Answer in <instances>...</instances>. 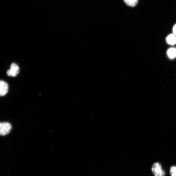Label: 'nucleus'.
<instances>
[{
	"label": "nucleus",
	"mask_w": 176,
	"mask_h": 176,
	"mask_svg": "<svg viewBox=\"0 0 176 176\" xmlns=\"http://www.w3.org/2000/svg\"><path fill=\"white\" fill-rule=\"evenodd\" d=\"M12 126L9 122H1L0 124V134L1 136H5L10 132Z\"/></svg>",
	"instance_id": "1"
},
{
	"label": "nucleus",
	"mask_w": 176,
	"mask_h": 176,
	"mask_svg": "<svg viewBox=\"0 0 176 176\" xmlns=\"http://www.w3.org/2000/svg\"><path fill=\"white\" fill-rule=\"evenodd\" d=\"M152 171L155 176H165V172L162 170L161 165L158 163H155L153 165Z\"/></svg>",
	"instance_id": "2"
},
{
	"label": "nucleus",
	"mask_w": 176,
	"mask_h": 176,
	"mask_svg": "<svg viewBox=\"0 0 176 176\" xmlns=\"http://www.w3.org/2000/svg\"><path fill=\"white\" fill-rule=\"evenodd\" d=\"M19 71V66L14 63H12L10 66V69L7 72V74L9 76L15 77L18 74Z\"/></svg>",
	"instance_id": "3"
},
{
	"label": "nucleus",
	"mask_w": 176,
	"mask_h": 176,
	"mask_svg": "<svg viewBox=\"0 0 176 176\" xmlns=\"http://www.w3.org/2000/svg\"><path fill=\"white\" fill-rule=\"evenodd\" d=\"M8 85L5 82L1 80L0 82V95L5 96L8 91Z\"/></svg>",
	"instance_id": "4"
},
{
	"label": "nucleus",
	"mask_w": 176,
	"mask_h": 176,
	"mask_svg": "<svg viewBox=\"0 0 176 176\" xmlns=\"http://www.w3.org/2000/svg\"><path fill=\"white\" fill-rule=\"evenodd\" d=\"M168 44L170 45H174L176 44V35L173 34L169 35L166 39Z\"/></svg>",
	"instance_id": "5"
},
{
	"label": "nucleus",
	"mask_w": 176,
	"mask_h": 176,
	"mask_svg": "<svg viewBox=\"0 0 176 176\" xmlns=\"http://www.w3.org/2000/svg\"><path fill=\"white\" fill-rule=\"evenodd\" d=\"M167 54L169 58H175L176 57V49L174 48L169 49L167 52Z\"/></svg>",
	"instance_id": "6"
},
{
	"label": "nucleus",
	"mask_w": 176,
	"mask_h": 176,
	"mask_svg": "<svg viewBox=\"0 0 176 176\" xmlns=\"http://www.w3.org/2000/svg\"><path fill=\"white\" fill-rule=\"evenodd\" d=\"M124 2L129 6L134 7L137 4L138 0H124Z\"/></svg>",
	"instance_id": "7"
},
{
	"label": "nucleus",
	"mask_w": 176,
	"mask_h": 176,
	"mask_svg": "<svg viewBox=\"0 0 176 176\" xmlns=\"http://www.w3.org/2000/svg\"><path fill=\"white\" fill-rule=\"evenodd\" d=\"M170 174L171 176H176V167H172L171 168Z\"/></svg>",
	"instance_id": "8"
},
{
	"label": "nucleus",
	"mask_w": 176,
	"mask_h": 176,
	"mask_svg": "<svg viewBox=\"0 0 176 176\" xmlns=\"http://www.w3.org/2000/svg\"><path fill=\"white\" fill-rule=\"evenodd\" d=\"M172 30H173L174 34L176 35V24L174 26L173 29Z\"/></svg>",
	"instance_id": "9"
}]
</instances>
